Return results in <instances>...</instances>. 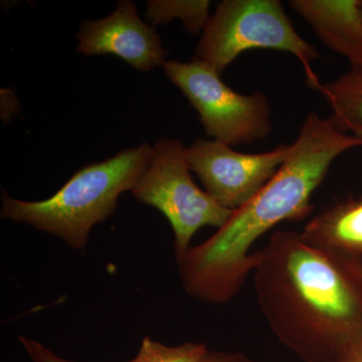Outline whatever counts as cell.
Here are the masks:
<instances>
[{
  "label": "cell",
  "mask_w": 362,
  "mask_h": 362,
  "mask_svg": "<svg viewBox=\"0 0 362 362\" xmlns=\"http://www.w3.org/2000/svg\"><path fill=\"white\" fill-rule=\"evenodd\" d=\"M352 264H354V269H356L357 275L361 278L362 282V259H351Z\"/></svg>",
  "instance_id": "cell-17"
},
{
  "label": "cell",
  "mask_w": 362,
  "mask_h": 362,
  "mask_svg": "<svg viewBox=\"0 0 362 362\" xmlns=\"http://www.w3.org/2000/svg\"><path fill=\"white\" fill-rule=\"evenodd\" d=\"M361 146L362 137L338 129L330 117L308 114L275 175L211 238L190 247L177 262L188 296L216 305L237 296L258 261V252L251 251L255 243L283 221L306 218L313 209L312 195L333 162Z\"/></svg>",
  "instance_id": "cell-1"
},
{
  "label": "cell",
  "mask_w": 362,
  "mask_h": 362,
  "mask_svg": "<svg viewBox=\"0 0 362 362\" xmlns=\"http://www.w3.org/2000/svg\"><path fill=\"white\" fill-rule=\"evenodd\" d=\"M202 362H256L240 352L211 351L207 352Z\"/></svg>",
  "instance_id": "cell-15"
},
{
  "label": "cell",
  "mask_w": 362,
  "mask_h": 362,
  "mask_svg": "<svg viewBox=\"0 0 362 362\" xmlns=\"http://www.w3.org/2000/svg\"><path fill=\"white\" fill-rule=\"evenodd\" d=\"M259 309L279 341L303 362H340L362 337V282L351 259L279 230L252 271Z\"/></svg>",
  "instance_id": "cell-2"
},
{
  "label": "cell",
  "mask_w": 362,
  "mask_h": 362,
  "mask_svg": "<svg viewBox=\"0 0 362 362\" xmlns=\"http://www.w3.org/2000/svg\"><path fill=\"white\" fill-rule=\"evenodd\" d=\"M318 92L329 105L338 129L362 137V66H350L337 80L322 83Z\"/></svg>",
  "instance_id": "cell-11"
},
{
  "label": "cell",
  "mask_w": 362,
  "mask_h": 362,
  "mask_svg": "<svg viewBox=\"0 0 362 362\" xmlns=\"http://www.w3.org/2000/svg\"><path fill=\"white\" fill-rule=\"evenodd\" d=\"M20 341L32 362H74L59 356L44 344L32 338L20 337Z\"/></svg>",
  "instance_id": "cell-14"
},
{
  "label": "cell",
  "mask_w": 362,
  "mask_h": 362,
  "mask_svg": "<svg viewBox=\"0 0 362 362\" xmlns=\"http://www.w3.org/2000/svg\"><path fill=\"white\" fill-rule=\"evenodd\" d=\"M254 49L289 52L303 66L311 89L318 90L322 84L313 70L318 51L296 32L279 0L221 2L202 33L194 61L221 76L243 52Z\"/></svg>",
  "instance_id": "cell-4"
},
{
  "label": "cell",
  "mask_w": 362,
  "mask_h": 362,
  "mask_svg": "<svg viewBox=\"0 0 362 362\" xmlns=\"http://www.w3.org/2000/svg\"><path fill=\"white\" fill-rule=\"evenodd\" d=\"M361 0H291L289 6L331 51L362 66Z\"/></svg>",
  "instance_id": "cell-9"
},
{
  "label": "cell",
  "mask_w": 362,
  "mask_h": 362,
  "mask_svg": "<svg viewBox=\"0 0 362 362\" xmlns=\"http://www.w3.org/2000/svg\"><path fill=\"white\" fill-rule=\"evenodd\" d=\"M190 171L187 147L178 140L162 137L131 190L137 201L156 207L168 218L175 233L176 261L189 250L192 238L202 228H220L233 213L197 187Z\"/></svg>",
  "instance_id": "cell-5"
},
{
  "label": "cell",
  "mask_w": 362,
  "mask_h": 362,
  "mask_svg": "<svg viewBox=\"0 0 362 362\" xmlns=\"http://www.w3.org/2000/svg\"><path fill=\"white\" fill-rule=\"evenodd\" d=\"M77 40V51L85 56L114 54L141 71L163 66L168 57L156 30L140 20L129 0L119 1L108 18L84 21Z\"/></svg>",
  "instance_id": "cell-8"
},
{
  "label": "cell",
  "mask_w": 362,
  "mask_h": 362,
  "mask_svg": "<svg viewBox=\"0 0 362 362\" xmlns=\"http://www.w3.org/2000/svg\"><path fill=\"white\" fill-rule=\"evenodd\" d=\"M209 351L202 343L185 342L168 346L146 337L143 338L134 358L127 362H202Z\"/></svg>",
  "instance_id": "cell-13"
},
{
  "label": "cell",
  "mask_w": 362,
  "mask_h": 362,
  "mask_svg": "<svg viewBox=\"0 0 362 362\" xmlns=\"http://www.w3.org/2000/svg\"><path fill=\"white\" fill-rule=\"evenodd\" d=\"M340 362H362V337L349 345Z\"/></svg>",
  "instance_id": "cell-16"
},
{
  "label": "cell",
  "mask_w": 362,
  "mask_h": 362,
  "mask_svg": "<svg viewBox=\"0 0 362 362\" xmlns=\"http://www.w3.org/2000/svg\"><path fill=\"white\" fill-rule=\"evenodd\" d=\"M290 151L291 144L262 153H242L218 140L199 138L187 147V158L207 194L233 211L258 194Z\"/></svg>",
  "instance_id": "cell-7"
},
{
  "label": "cell",
  "mask_w": 362,
  "mask_h": 362,
  "mask_svg": "<svg viewBox=\"0 0 362 362\" xmlns=\"http://www.w3.org/2000/svg\"><path fill=\"white\" fill-rule=\"evenodd\" d=\"M359 7H361V14H362V0H361V1H359Z\"/></svg>",
  "instance_id": "cell-18"
},
{
  "label": "cell",
  "mask_w": 362,
  "mask_h": 362,
  "mask_svg": "<svg viewBox=\"0 0 362 362\" xmlns=\"http://www.w3.org/2000/svg\"><path fill=\"white\" fill-rule=\"evenodd\" d=\"M152 154L153 147L143 143L107 160L89 164L45 201H20L4 190L1 218L28 223L82 251L93 226L114 214L119 197L133 189Z\"/></svg>",
  "instance_id": "cell-3"
},
{
  "label": "cell",
  "mask_w": 362,
  "mask_h": 362,
  "mask_svg": "<svg viewBox=\"0 0 362 362\" xmlns=\"http://www.w3.org/2000/svg\"><path fill=\"white\" fill-rule=\"evenodd\" d=\"M209 0L175 1V0H152L147 4L146 20L152 25H165L178 18L185 30L192 35L204 32L211 20Z\"/></svg>",
  "instance_id": "cell-12"
},
{
  "label": "cell",
  "mask_w": 362,
  "mask_h": 362,
  "mask_svg": "<svg viewBox=\"0 0 362 362\" xmlns=\"http://www.w3.org/2000/svg\"><path fill=\"white\" fill-rule=\"evenodd\" d=\"M162 66L197 112L209 137L233 147L262 141L271 134V106L263 92L240 94L201 62L166 61Z\"/></svg>",
  "instance_id": "cell-6"
},
{
  "label": "cell",
  "mask_w": 362,
  "mask_h": 362,
  "mask_svg": "<svg viewBox=\"0 0 362 362\" xmlns=\"http://www.w3.org/2000/svg\"><path fill=\"white\" fill-rule=\"evenodd\" d=\"M305 240L349 259H362V197L325 209L304 226Z\"/></svg>",
  "instance_id": "cell-10"
}]
</instances>
